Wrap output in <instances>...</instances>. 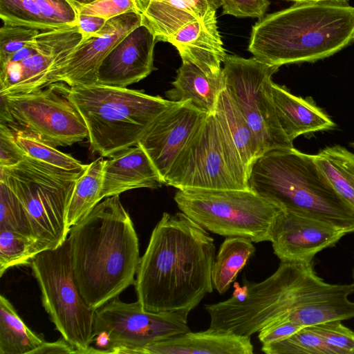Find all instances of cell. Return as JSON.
Wrapping results in <instances>:
<instances>
[{
	"label": "cell",
	"instance_id": "6da1fadb",
	"mask_svg": "<svg viewBox=\"0 0 354 354\" xmlns=\"http://www.w3.org/2000/svg\"><path fill=\"white\" fill-rule=\"evenodd\" d=\"M214 239L183 212H164L140 257L134 283L147 311L189 315L214 289Z\"/></svg>",
	"mask_w": 354,
	"mask_h": 354
},
{
	"label": "cell",
	"instance_id": "7a4b0ae2",
	"mask_svg": "<svg viewBox=\"0 0 354 354\" xmlns=\"http://www.w3.org/2000/svg\"><path fill=\"white\" fill-rule=\"evenodd\" d=\"M68 238L75 282L95 310L134 285L140 257L133 223L119 196L105 198Z\"/></svg>",
	"mask_w": 354,
	"mask_h": 354
},
{
	"label": "cell",
	"instance_id": "3957f363",
	"mask_svg": "<svg viewBox=\"0 0 354 354\" xmlns=\"http://www.w3.org/2000/svg\"><path fill=\"white\" fill-rule=\"evenodd\" d=\"M354 42V6L330 0L295 2L259 19L248 50L273 66L314 62Z\"/></svg>",
	"mask_w": 354,
	"mask_h": 354
},
{
	"label": "cell",
	"instance_id": "277c9868",
	"mask_svg": "<svg viewBox=\"0 0 354 354\" xmlns=\"http://www.w3.org/2000/svg\"><path fill=\"white\" fill-rule=\"evenodd\" d=\"M250 189L285 210L306 214L354 232V209L335 191L315 155L294 147L267 151L253 162Z\"/></svg>",
	"mask_w": 354,
	"mask_h": 354
},
{
	"label": "cell",
	"instance_id": "5b68a950",
	"mask_svg": "<svg viewBox=\"0 0 354 354\" xmlns=\"http://www.w3.org/2000/svg\"><path fill=\"white\" fill-rule=\"evenodd\" d=\"M68 92L86 125L91 150L108 158L137 145L155 120L178 102L102 84L68 86Z\"/></svg>",
	"mask_w": 354,
	"mask_h": 354
},
{
	"label": "cell",
	"instance_id": "8992f818",
	"mask_svg": "<svg viewBox=\"0 0 354 354\" xmlns=\"http://www.w3.org/2000/svg\"><path fill=\"white\" fill-rule=\"evenodd\" d=\"M84 171H66L27 155L15 166L0 167V180L22 203L41 252L57 248L68 238V208L76 180Z\"/></svg>",
	"mask_w": 354,
	"mask_h": 354
},
{
	"label": "cell",
	"instance_id": "52a82bcc",
	"mask_svg": "<svg viewBox=\"0 0 354 354\" xmlns=\"http://www.w3.org/2000/svg\"><path fill=\"white\" fill-rule=\"evenodd\" d=\"M248 176L228 129L214 113L201 121L164 183L179 190L250 189Z\"/></svg>",
	"mask_w": 354,
	"mask_h": 354
},
{
	"label": "cell",
	"instance_id": "ba28073f",
	"mask_svg": "<svg viewBox=\"0 0 354 354\" xmlns=\"http://www.w3.org/2000/svg\"><path fill=\"white\" fill-rule=\"evenodd\" d=\"M174 201L180 212L207 231L254 243L271 242L283 210L252 189H178Z\"/></svg>",
	"mask_w": 354,
	"mask_h": 354
},
{
	"label": "cell",
	"instance_id": "9c48e42d",
	"mask_svg": "<svg viewBox=\"0 0 354 354\" xmlns=\"http://www.w3.org/2000/svg\"><path fill=\"white\" fill-rule=\"evenodd\" d=\"M30 266L56 330L74 346L75 354H88L95 339V310L87 305L75 282L68 238L57 248L39 253Z\"/></svg>",
	"mask_w": 354,
	"mask_h": 354
},
{
	"label": "cell",
	"instance_id": "30bf717a",
	"mask_svg": "<svg viewBox=\"0 0 354 354\" xmlns=\"http://www.w3.org/2000/svg\"><path fill=\"white\" fill-rule=\"evenodd\" d=\"M223 73L232 95L261 146L263 153L274 149L292 148L279 122L272 98V76L277 66L254 57L227 55Z\"/></svg>",
	"mask_w": 354,
	"mask_h": 354
},
{
	"label": "cell",
	"instance_id": "8fae6325",
	"mask_svg": "<svg viewBox=\"0 0 354 354\" xmlns=\"http://www.w3.org/2000/svg\"><path fill=\"white\" fill-rule=\"evenodd\" d=\"M68 86L55 82L30 93L3 95L17 126L55 147H66L88 136L86 125L68 96Z\"/></svg>",
	"mask_w": 354,
	"mask_h": 354
},
{
	"label": "cell",
	"instance_id": "7c38bea8",
	"mask_svg": "<svg viewBox=\"0 0 354 354\" xmlns=\"http://www.w3.org/2000/svg\"><path fill=\"white\" fill-rule=\"evenodd\" d=\"M187 316L183 312L147 311L138 301L125 303L117 297L95 310L94 335H108V353L133 354L147 344L189 331Z\"/></svg>",
	"mask_w": 354,
	"mask_h": 354
},
{
	"label": "cell",
	"instance_id": "4fadbf2b",
	"mask_svg": "<svg viewBox=\"0 0 354 354\" xmlns=\"http://www.w3.org/2000/svg\"><path fill=\"white\" fill-rule=\"evenodd\" d=\"M82 39L77 25L41 30L21 49L0 61V93H26L46 86L50 71Z\"/></svg>",
	"mask_w": 354,
	"mask_h": 354
},
{
	"label": "cell",
	"instance_id": "5bb4252c",
	"mask_svg": "<svg viewBox=\"0 0 354 354\" xmlns=\"http://www.w3.org/2000/svg\"><path fill=\"white\" fill-rule=\"evenodd\" d=\"M142 21L141 14L133 12L109 19L99 32L82 39L50 71L47 85L55 82L69 86L97 84L98 70L104 59L127 35L142 25Z\"/></svg>",
	"mask_w": 354,
	"mask_h": 354
},
{
	"label": "cell",
	"instance_id": "9a60e30c",
	"mask_svg": "<svg viewBox=\"0 0 354 354\" xmlns=\"http://www.w3.org/2000/svg\"><path fill=\"white\" fill-rule=\"evenodd\" d=\"M348 234L328 222L283 209L277 219L271 243L281 261L310 263L317 253Z\"/></svg>",
	"mask_w": 354,
	"mask_h": 354
},
{
	"label": "cell",
	"instance_id": "2e32d148",
	"mask_svg": "<svg viewBox=\"0 0 354 354\" xmlns=\"http://www.w3.org/2000/svg\"><path fill=\"white\" fill-rule=\"evenodd\" d=\"M207 114L189 101L178 102L163 112L138 142L163 183L180 151Z\"/></svg>",
	"mask_w": 354,
	"mask_h": 354
},
{
	"label": "cell",
	"instance_id": "e0dca14e",
	"mask_svg": "<svg viewBox=\"0 0 354 354\" xmlns=\"http://www.w3.org/2000/svg\"><path fill=\"white\" fill-rule=\"evenodd\" d=\"M155 35L140 25L127 35L104 59L97 73V84L127 87L147 77L153 66Z\"/></svg>",
	"mask_w": 354,
	"mask_h": 354
},
{
	"label": "cell",
	"instance_id": "ac0fdd59",
	"mask_svg": "<svg viewBox=\"0 0 354 354\" xmlns=\"http://www.w3.org/2000/svg\"><path fill=\"white\" fill-rule=\"evenodd\" d=\"M142 24L158 41H166L187 24L216 19L220 0H136Z\"/></svg>",
	"mask_w": 354,
	"mask_h": 354
},
{
	"label": "cell",
	"instance_id": "d6986e66",
	"mask_svg": "<svg viewBox=\"0 0 354 354\" xmlns=\"http://www.w3.org/2000/svg\"><path fill=\"white\" fill-rule=\"evenodd\" d=\"M164 185L145 150L129 147L104 160L101 200L137 188L157 189Z\"/></svg>",
	"mask_w": 354,
	"mask_h": 354
},
{
	"label": "cell",
	"instance_id": "ffe728a7",
	"mask_svg": "<svg viewBox=\"0 0 354 354\" xmlns=\"http://www.w3.org/2000/svg\"><path fill=\"white\" fill-rule=\"evenodd\" d=\"M250 337L209 328L190 330L139 348L133 354H252Z\"/></svg>",
	"mask_w": 354,
	"mask_h": 354
},
{
	"label": "cell",
	"instance_id": "44dd1931",
	"mask_svg": "<svg viewBox=\"0 0 354 354\" xmlns=\"http://www.w3.org/2000/svg\"><path fill=\"white\" fill-rule=\"evenodd\" d=\"M168 42L176 47L182 62L195 65L209 76L222 75L221 64L227 54L216 19L194 21L179 30Z\"/></svg>",
	"mask_w": 354,
	"mask_h": 354
},
{
	"label": "cell",
	"instance_id": "7402d4cb",
	"mask_svg": "<svg viewBox=\"0 0 354 354\" xmlns=\"http://www.w3.org/2000/svg\"><path fill=\"white\" fill-rule=\"evenodd\" d=\"M3 24L39 30L77 25V13L68 0H0Z\"/></svg>",
	"mask_w": 354,
	"mask_h": 354
},
{
	"label": "cell",
	"instance_id": "603a6c76",
	"mask_svg": "<svg viewBox=\"0 0 354 354\" xmlns=\"http://www.w3.org/2000/svg\"><path fill=\"white\" fill-rule=\"evenodd\" d=\"M271 93L280 126L291 142L302 134L330 130L335 127L330 117L310 98L295 96L273 81Z\"/></svg>",
	"mask_w": 354,
	"mask_h": 354
},
{
	"label": "cell",
	"instance_id": "cb8c5ba5",
	"mask_svg": "<svg viewBox=\"0 0 354 354\" xmlns=\"http://www.w3.org/2000/svg\"><path fill=\"white\" fill-rule=\"evenodd\" d=\"M173 88L166 91L167 100L173 102L189 101L202 112L214 113L218 97L225 88L223 73L209 76L195 65L182 62L171 82Z\"/></svg>",
	"mask_w": 354,
	"mask_h": 354
},
{
	"label": "cell",
	"instance_id": "d4e9b609",
	"mask_svg": "<svg viewBox=\"0 0 354 354\" xmlns=\"http://www.w3.org/2000/svg\"><path fill=\"white\" fill-rule=\"evenodd\" d=\"M215 114L228 129L248 173L263 154L261 146L234 100L225 88L220 94Z\"/></svg>",
	"mask_w": 354,
	"mask_h": 354
},
{
	"label": "cell",
	"instance_id": "484cf974",
	"mask_svg": "<svg viewBox=\"0 0 354 354\" xmlns=\"http://www.w3.org/2000/svg\"><path fill=\"white\" fill-rule=\"evenodd\" d=\"M256 248L249 239L227 236L220 246L212 270L213 288L220 294L225 293L239 272L254 254Z\"/></svg>",
	"mask_w": 354,
	"mask_h": 354
},
{
	"label": "cell",
	"instance_id": "4316f807",
	"mask_svg": "<svg viewBox=\"0 0 354 354\" xmlns=\"http://www.w3.org/2000/svg\"><path fill=\"white\" fill-rule=\"evenodd\" d=\"M44 342L26 325L3 295L0 296V354H31Z\"/></svg>",
	"mask_w": 354,
	"mask_h": 354
},
{
	"label": "cell",
	"instance_id": "83f0119b",
	"mask_svg": "<svg viewBox=\"0 0 354 354\" xmlns=\"http://www.w3.org/2000/svg\"><path fill=\"white\" fill-rule=\"evenodd\" d=\"M315 158L335 191L354 209V153L336 145L322 149Z\"/></svg>",
	"mask_w": 354,
	"mask_h": 354
},
{
	"label": "cell",
	"instance_id": "f1b7e54d",
	"mask_svg": "<svg viewBox=\"0 0 354 354\" xmlns=\"http://www.w3.org/2000/svg\"><path fill=\"white\" fill-rule=\"evenodd\" d=\"M104 164L102 158L91 162L77 179L67 212L69 230L102 201Z\"/></svg>",
	"mask_w": 354,
	"mask_h": 354
},
{
	"label": "cell",
	"instance_id": "f546056e",
	"mask_svg": "<svg viewBox=\"0 0 354 354\" xmlns=\"http://www.w3.org/2000/svg\"><path fill=\"white\" fill-rule=\"evenodd\" d=\"M11 129L15 133L17 143L27 156L66 171H82L86 169L87 165L57 150L35 134L19 128Z\"/></svg>",
	"mask_w": 354,
	"mask_h": 354
},
{
	"label": "cell",
	"instance_id": "4dcf8cb0",
	"mask_svg": "<svg viewBox=\"0 0 354 354\" xmlns=\"http://www.w3.org/2000/svg\"><path fill=\"white\" fill-rule=\"evenodd\" d=\"M40 252L35 240L0 229V277L9 268L30 266L32 259Z\"/></svg>",
	"mask_w": 354,
	"mask_h": 354
},
{
	"label": "cell",
	"instance_id": "1f68e13d",
	"mask_svg": "<svg viewBox=\"0 0 354 354\" xmlns=\"http://www.w3.org/2000/svg\"><path fill=\"white\" fill-rule=\"evenodd\" d=\"M261 350L267 354H333L323 338L308 326L286 339L263 345Z\"/></svg>",
	"mask_w": 354,
	"mask_h": 354
},
{
	"label": "cell",
	"instance_id": "d6a6232c",
	"mask_svg": "<svg viewBox=\"0 0 354 354\" xmlns=\"http://www.w3.org/2000/svg\"><path fill=\"white\" fill-rule=\"evenodd\" d=\"M0 229L10 230L35 240L30 221L22 203L7 183L1 180H0Z\"/></svg>",
	"mask_w": 354,
	"mask_h": 354
},
{
	"label": "cell",
	"instance_id": "836d02e7",
	"mask_svg": "<svg viewBox=\"0 0 354 354\" xmlns=\"http://www.w3.org/2000/svg\"><path fill=\"white\" fill-rule=\"evenodd\" d=\"M320 335L333 354H354V331L342 320H332L308 326Z\"/></svg>",
	"mask_w": 354,
	"mask_h": 354
},
{
	"label": "cell",
	"instance_id": "e575fe53",
	"mask_svg": "<svg viewBox=\"0 0 354 354\" xmlns=\"http://www.w3.org/2000/svg\"><path fill=\"white\" fill-rule=\"evenodd\" d=\"M77 15L100 17L106 20L127 12H139L136 0H95L88 4L71 2Z\"/></svg>",
	"mask_w": 354,
	"mask_h": 354
},
{
	"label": "cell",
	"instance_id": "d590c367",
	"mask_svg": "<svg viewBox=\"0 0 354 354\" xmlns=\"http://www.w3.org/2000/svg\"><path fill=\"white\" fill-rule=\"evenodd\" d=\"M41 30L24 26L3 24L0 28V61L21 49Z\"/></svg>",
	"mask_w": 354,
	"mask_h": 354
},
{
	"label": "cell",
	"instance_id": "8d00e7d4",
	"mask_svg": "<svg viewBox=\"0 0 354 354\" xmlns=\"http://www.w3.org/2000/svg\"><path fill=\"white\" fill-rule=\"evenodd\" d=\"M26 155L17 142L14 130L9 126L0 123V167L15 166Z\"/></svg>",
	"mask_w": 354,
	"mask_h": 354
},
{
	"label": "cell",
	"instance_id": "74e56055",
	"mask_svg": "<svg viewBox=\"0 0 354 354\" xmlns=\"http://www.w3.org/2000/svg\"><path fill=\"white\" fill-rule=\"evenodd\" d=\"M223 15L236 17H263L270 5L269 0H220Z\"/></svg>",
	"mask_w": 354,
	"mask_h": 354
},
{
	"label": "cell",
	"instance_id": "f35d334b",
	"mask_svg": "<svg viewBox=\"0 0 354 354\" xmlns=\"http://www.w3.org/2000/svg\"><path fill=\"white\" fill-rule=\"evenodd\" d=\"M303 326L291 321L272 324L259 332V339L263 345L286 339L300 330Z\"/></svg>",
	"mask_w": 354,
	"mask_h": 354
},
{
	"label": "cell",
	"instance_id": "ab89813d",
	"mask_svg": "<svg viewBox=\"0 0 354 354\" xmlns=\"http://www.w3.org/2000/svg\"><path fill=\"white\" fill-rule=\"evenodd\" d=\"M108 20L95 16L77 15V26L82 39H86L99 32Z\"/></svg>",
	"mask_w": 354,
	"mask_h": 354
},
{
	"label": "cell",
	"instance_id": "60d3db41",
	"mask_svg": "<svg viewBox=\"0 0 354 354\" xmlns=\"http://www.w3.org/2000/svg\"><path fill=\"white\" fill-rule=\"evenodd\" d=\"M75 348L62 336L55 342H44L31 354H75Z\"/></svg>",
	"mask_w": 354,
	"mask_h": 354
},
{
	"label": "cell",
	"instance_id": "b9f144b4",
	"mask_svg": "<svg viewBox=\"0 0 354 354\" xmlns=\"http://www.w3.org/2000/svg\"><path fill=\"white\" fill-rule=\"evenodd\" d=\"M70 2L78 3V4H88L95 0H68Z\"/></svg>",
	"mask_w": 354,
	"mask_h": 354
},
{
	"label": "cell",
	"instance_id": "7bdbcfd3",
	"mask_svg": "<svg viewBox=\"0 0 354 354\" xmlns=\"http://www.w3.org/2000/svg\"><path fill=\"white\" fill-rule=\"evenodd\" d=\"M290 1H294L295 2H304V1H326V0H290Z\"/></svg>",
	"mask_w": 354,
	"mask_h": 354
},
{
	"label": "cell",
	"instance_id": "ee69618b",
	"mask_svg": "<svg viewBox=\"0 0 354 354\" xmlns=\"http://www.w3.org/2000/svg\"><path fill=\"white\" fill-rule=\"evenodd\" d=\"M331 1L342 3H348L350 0H331Z\"/></svg>",
	"mask_w": 354,
	"mask_h": 354
},
{
	"label": "cell",
	"instance_id": "f6af8a7d",
	"mask_svg": "<svg viewBox=\"0 0 354 354\" xmlns=\"http://www.w3.org/2000/svg\"><path fill=\"white\" fill-rule=\"evenodd\" d=\"M353 278H354V269L353 270Z\"/></svg>",
	"mask_w": 354,
	"mask_h": 354
},
{
	"label": "cell",
	"instance_id": "bcb514c9",
	"mask_svg": "<svg viewBox=\"0 0 354 354\" xmlns=\"http://www.w3.org/2000/svg\"><path fill=\"white\" fill-rule=\"evenodd\" d=\"M351 145L354 147V142L351 143Z\"/></svg>",
	"mask_w": 354,
	"mask_h": 354
}]
</instances>
